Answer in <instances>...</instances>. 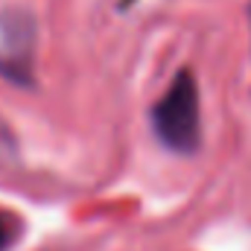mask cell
I'll return each mask as SVG.
<instances>
[{
	"instance_id": "6da1fadb",
	"label": "cell",
	"mask_w": 251,
	"mask_h": 251,
	"mask_svg": "<svg viewBox=\"0 0 251 251\" xmlns=\"http://www.w3.org/2000/svg\"><path fill=\"white\" fill-rule=\"evenodd\" d=\"M152 128L158 140L173 149L190 155L199 149L201 137V117H199V85L190 70H178L170 82L167 94L152 108Z\"/></svg>"
},
{
	"instance_id": "7a4b0ae2",
	"label": "cell",
	"mask_w": 251,
	"mask_h": 251,
	"mask_svg": "<svg viewBox=\"0 0 251 251\" xmlns=\"http://www.w3.org/2000/svg\"><path fill=\"white\" fill-rule=\"evenodd\" d=\"M15 240H18V222H15V216L0 210V251H9Z\"/></svg>"
},
{
	"instance_id": "3957f363",
	"label": "cell",
	"mask_w": 251,
	"mask_h": 251,
	"mask_svg": "<svg viewBox=\"0 0 251 251\" xmlns=\"http://www.w3.org/2000/svg\"><path fill=\"white\" fill-rule=\"evenodd\" d=\"M249 15H251V9H249Z\"/></svg>"
}]
</instances>
